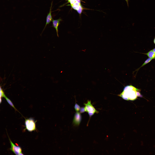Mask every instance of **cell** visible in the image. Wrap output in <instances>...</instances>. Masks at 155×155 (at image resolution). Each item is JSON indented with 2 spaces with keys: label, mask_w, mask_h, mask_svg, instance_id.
<instances>
[{
  "label": "cell",
  "mask_w": 155,
  "mask_h": 155,
  "mask_svg": "<svg viewBox=\"0 0 155 155\" xmlns=\"http://www.w3.org/2000/svg\"><path fill=\"white\" fill-rule=\"evenodd\" d=\"M137 3L141 7L142 9L146 8L150 3L149 0H136Z\"/></svg>",
  "instance_id": "obj_3"
},
{
  "label": "cell",
  "mask_w": 155,
  "mask_h": 155,
  "mask_svg": "<svg viewBox=\"0 0 155 155\" xmlns=\"http://www.w3.org/2000/svg\"><path fill=\"white\" fill-rule=\"evenodd\" d=\"M105 4L106 3L105 2L102 5L99 22L95 27L93 32L91 48L85 62V64L89 59L94 50L97 49L102 43L104 42L105 40V36L103 30V20Z\"/></svg>",
  "instance_id": "obj_1"
},
{
  "label": "cell",
  "mask_w": 155,
  "mask_h": 155,
  "mask_svg": "<svg viewBox=\"0 0 155 155\" xmlns=\"http://www.w3.org/2000/svg\"><path fill=\"white\" fill-rule=\"evenodd\" d=\"M122 37L119 36L114 39L108 40L105 39L104 41L105 45L104 53L111 58L113 65L114 72L117 73V69L116 55L120 48L121 43L124 42Z\"/></svg>",
  "instance_id": "obj_2"
},
{
  "label": "cell",
  "mask_w": 155,
  "mask_h": 155,
  "mask_svg": "<svg viewBox=\"0 0 155 155\" xmlns=\"http://www.w3.org/2000/svg\"></svg>",
  "instance_id": "obj_8"
},
{
  "label": "cell",
  "mask_w": 155,
  "mask_h": 155,
  "mask_svg": "<svg viewBox=\"0 0 155 155\" xmlns=\"http://www.w3.org/2000/svg\"><path fill=\"white\" fill-rule=\"evenodd\" d=\"M151 3L155 5V0H149Z\"/></svg>",
  "instance_id": "obj_6"
},
{
  "label": "cell",
  "mask_w": 155,
  "mask_h": 155,
  "mask_svg": "<svg viewBox=\"0 0 155 155\" xmlns=\"http://www.w3.org/2000/svg\"><path fill=\"white\" fill-rule=\"evenodd\" d=\"M142 9L145 10L150 13H155V5L151 3L145 9Z\"/></svg>",
  "instance_id": "obj_5"
},
{
  "label": "cell",
  "mask_w": 155,
  "mask_h": 155,
  "mask_svg": "<svg viewBox=\"0 0 155 155\" xmlns=\"http://www.w3.org/2000/svg\"><path fill=\"white\" fill-rule=\"evenodd\" d=\"M142 11L144 15L148 19L154 21L155 20V13H153L142 10Z\"/></svg>",
  "instance_id": "obj_4"
},
{
  "label": "cell",
  "mask_w": 155,
  "mask_h": 155,
  "mask_svg": "<svg viewBox=\"0 0 155 155\" xmlns=\"http://www.w3.org/2000/svg\"><path fill=\"white\" fill-rule=\"evenodd\" d=\"M153 21L154 24H155V20H154Z\"/></svg>",
  "instance_id": "obj_7"
}]
</instances>
